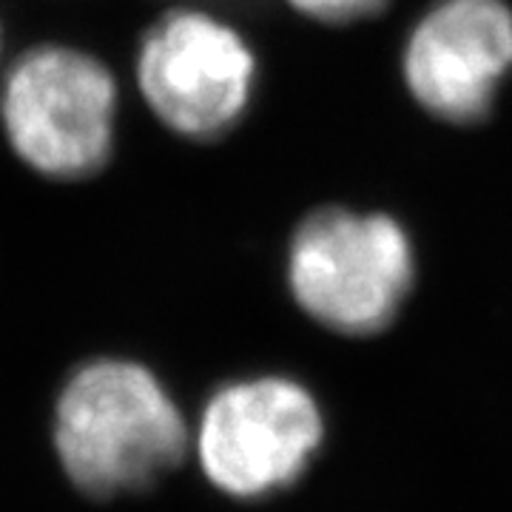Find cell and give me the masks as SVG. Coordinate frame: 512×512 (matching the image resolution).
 Here are the masks:
<instances>
[{
  "instance_id": "obj_5",
  "label": "cell",
  "mask_w": 512,
  "mask_h": 512,
  "mask_svg": "<svg viewBox=\"0 0 512 512\" xmlns=\"http://www.w3.org/2000/svg\"><path fill=\"white\" fill-rule=\"evenodd\" d=\"M322 436L319 404L302 384L259 376L214 393L200 419L197 453L222 493L259 498L302 476Z\"/></svg>"
},
{
  "instance_id": "obj_3",
  "label": "cell",
  "mask_w": 512,
  "mask_h": 512,
  "mask_svg": "<svg viewBox=\"0 0 512 512\" xmlns=\"http://www.w3.org/2000/svg\"><path fill=\"white\" fill-rule=\"evenodd\" d=\"M413 242L387 214L322 208L296 228L288 285L299 308L336 333L384 330L413 288Z\"/></svg>"
},
{
  "instance_id": "obj_8",
  "label": "cell",
  "mask_w": 512,
  "mask_h": 512,
  "mask_svg": "<svg viewBox=\"0 0 512 512\" xmlns=\"http://www.w3.org/2000/svg\"><path fill=\"white\" fill-rule=\"evenodd\" d=\"M0 49H3V32H0Z\"/></svg>"
},
{
  "instance_id": "obj_4",
  "label": "cell",
  "mask_w": 512,
  "mask_h": 512,
  "mask_svg": "<svg viewBox=\"0 0 512 512\" xmlns=\"http://www.w3.org/2000/svg\"><path fill=\"white\" fill-rule=\"evenodd\" d=\"M134 74L165 128L188 140H214L251 106L256 57L231 23L200 9H174L143 35Z\"/></svg>"
},
{
  "instance_id": "obj_7",
  "label": "cell",
  "mask_w": 512,
  "mask_h": 512,
  "mask_svg": "<svg viewBox=\"0 0 512 512\" xmlns=\"http://www.w3.org/2000/svg\"><path fill=\"white\" fill-rule=\"evenodd\" d=\"M296 12L322 23H350L376 15L387 0H288Z\"/></svg>"
},
{
  "instance_id": "obj_1",
  "label": "cell",
  "mask_w": 512,
  "mask_h": 512,
  "mask_svg": "<svg viewBox=\"0 0 512 512\" xmlns=\"http://www.w3.org/2000/svg\"><path fill=\"white\" fill-rule=\"evenodd\" d=\"M185 421L160 379L128 359H97L66 382L55 410V450L89 495L143 490L180 464Z\"/></svg>"
},
{
  "instance_id": "obj_2",
  "label": "cell",
  "mask_w": 512,
  "mask_h": 512,
  "mask_svg": "<svg viewBox=\"0 0 512 512\" xmlns=\"http://www.w3.org/2000/svg\"><path fill=\"white\" fill-rule=\"evenodd\" d=\"M120 92L92 52L40 43L6 69L0 126L20 163L49 180H86L109 165Z\"/></svg>"
},
{
  "instance_id": "obj_6",
  "label": "cell",
  "mask_w": 512,
  "mask_h": 512,
  "mask_svg": "<svg viewBox=\"0 0 512 512\" xmlns=\"http://www.w3.org/2000/svg\"><path fill=\"white\" fill-rule=\"evenodd\" d=\"M512 69V9L504 0H439L410 32L404 80L444 123H476Z\"/></svg>"
}]
</instances>
